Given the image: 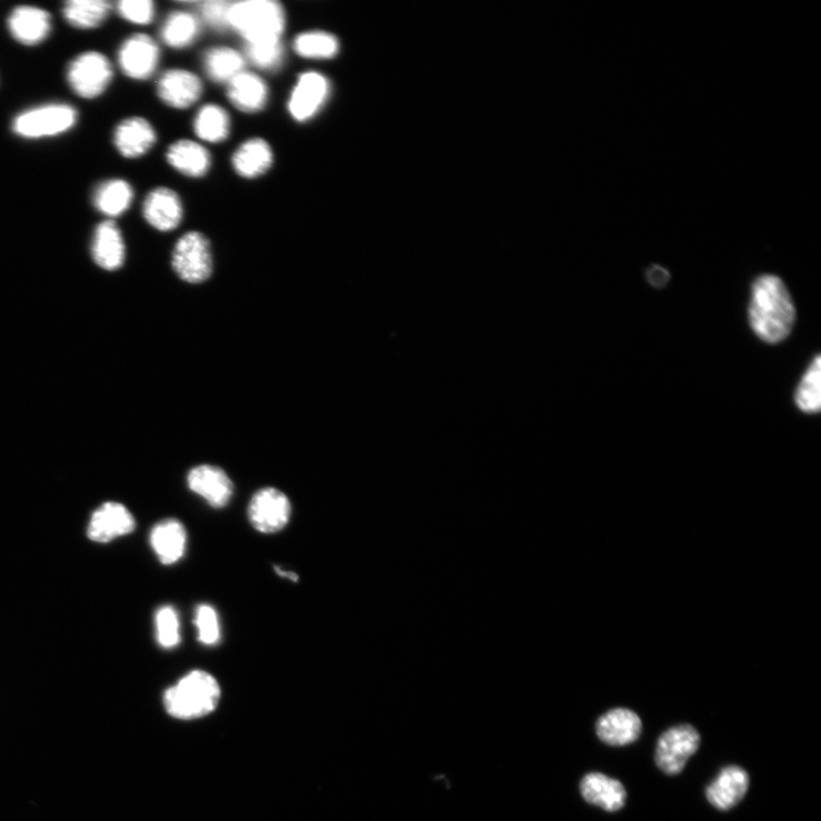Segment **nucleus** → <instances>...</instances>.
Segmentation results:
<instances>
[{
    "label": "nucleus",
    "mask_w": 821,
    "mask_h": 821,
    "mask_svg": "<svg viewBox=\"0 0 821 821\" xmlns=\"http://www.w3.org/2000/svg\"><path fill=\"white\" fill-rule=\"evenodd\" d=\"M797 311L785 283L774 276H762L753 284L750 323L768 343L785 340L792 332Z\"/></svg>",
    "instance_id": "nucleus-1"
},
{
    "label": "nucleus",
    "mask_w": 821,
    "mask_h": 821,
    "mask_svg": "<svg viewBox=\"0 0 821 821\" xmlns=\"http://www.w3.org/2000/svg\"><path fill=\"white\" fill-rule=\"evenodd\" d=\"M221 684L212 674L194 670L166 690L163 704L167 713L178 720L202 719L219 708Z\"/></svg>",
    "instance_id": "nucleus-2"
},
{
    "label": "nucleus",
    "mask_w": 821,
    "mask_h": 821,
    "mask_svg": "<svg viewBox=\"0 0 821 821\" xmlns=\"http://www.w3.org/2000/svg\"><path fill=\"white\" fill-rule=\"evenodd\" d=\"M230 27L246 39L247 44L279 41L286 27L284 10L272 0L232 3Z\"/></svg>",
    "instance_id": "nucleus-3"
},
{
    "label": "nucleus",
    "mask_w": 821,
    "mask_h": 821,
    "mask_svg": "<svg viewBox=\"0 0 821 821\" xmlns=\"http://www.w3.org/2000/svg\"><path fill=\"white\" fill-rule=\"evenodd\" d=\"M77 110L64 103H50L29 109L16 117L13 132L23 139L37 140L58 137L77 123Z\"/></svg>",
    "instance_id": "nucleus-4"
},
{
    "label": "nucleus",
    "mask_w": 821,
    "mask_h": 821,
    "mask_svg": "<svg viewBox=\"0 0 821 821\" xmlns=\"http://www.w3.org/2000/svg\"><path fill=\"white\" fill-rule=\"evenodd\" d=\"M113 69L107 57L99 52H86L77 57L68 67V83L79 98L93 100L109 88Z\"/></svg>",
    "instance_id": "nucleus-5"
},
{
    "label": "nucleus",
    "mask_w": 821,
    "mask_h": 821,
    "mask_svg": "<svg viewBox=\"0 0 821 821\" xmlns=\"http://www.w3.org/2000/svg\"><path fill=\"white\" fill-rule=\"evenodd\" d=\"M700 745L701 734L694 725H674L661 734L655 750V763L663 773L677 775L683 771Z\"/></svg>",
    "instance_id": "nucleus-6"
},
{
    "label": "nucleus",
    "mask_w": 821,
    "mask_h": 821,
    "mask_svg": "<svg viewBox=\"0 0 821 821\" xmlns=\"http://www.w3.org/2000/svg\"><path fill=\"white\" fill-rule=\"evenodd\" d=\"M247 513L254 531L271 535L282 532L289 525L292 504L282 491L264 488L252 495Z\"/></svg>",
    "instance_id": "nucleus-7"
},
{
    "label": "nucleus",
    "mask_w": 821,
    "mask_h": 821,
    "mask_svg": "<svg viewBox=\"0 0 821 821\" xmlns=\"http://www.w3.org/2000/svg\"><path fill=\"white\" fill-rule=\"evenodd\" d=\"M172 269L188 283H202L212 273L210 243L200 232H189L177 243L172 252Z\"/></svg>",
    "instance_id": "nucleus-8"
},
{
    "label": "nucleus",
    "mask_w": 821,
    "mask_h": 821,
    "mask_svg": "<svg viewBox=\"0 0 821 821\" xmlns=\"http://www.w3.org/2000/svg\"><path fill=\"white\" fill-rule=\"evenodd\" d=\"M189 489L213 509L227 508L234 494L229 474L218 465L200 464L188 474Z\"/></svg>",
    "instance_id": "nucleus-9"
},
{
    "label": "nucleus",
    "mask_w": 821,
    "mask_h": 821,
    "mask_svg": "<svg viewBox=\"0 0 821 821\" xmlns=\"http://www.w3.org/2000/svg\"><path fill=\"white\" fill-rule=\"evenodd\" d=\"M160 52L156 41L147 34L128 38L120 48L118 61L121 71L129 78L146 80L159 63Z\"/></svg>",
    "instance_id": "nucleus-10"
},
{
    "label": "nucleus",
    "mask_w": 821,
    "mask_h": 821,
    "mask_svg": "<svg viewBox=\"0 0 821 821\" xmlns=\"http://www.w3.org/2000/svg\"><path fill=\"white\" fill-rule=\"evenodd\" d=\"M330 92L328 79L318 72L301 74L289 100V111L297 121L313 118L327 102Z\"/></svg>",
    "instance_id": "nucleus-11"
},
{
    "label": "nucleus",
    "mask_w": 821,
    "mask_h": 821,
    "mask_svg": "<svg viewBox=\"0 0 821 821\" xmlns=\"http://www.w3.org/2000/svg\"><path fill=\"white\" fill-rule=\"evenodd\" d=\"M749 788V772L740 765H728L718 773L715 780L707 788L705 797L717 810L729 811L744 800Z\"/></svg>",
    "instance_id": "nucleus-12"
},
{
    "label": "nucleus",
    "mask_w": 821,
    "mask_h": 821,
    "mask_svg": "<svg viewBox=\"0 0 821 821\" xmlns=\"http://www.w3.org/2000/svg\"><path fill=\"white\" fill-rule=\"evenodd\" d=\"M598 739L610 747L621 748L637 742L642 721L632 710L618 708L601 715L595 723Z\"/></svg>",
    "instance_id": "nucleus-13"
},
{
    "label": "nucleus",
    "mask_w": 821,
    "mask_h": 821,
    "mask_svg": "<svg viewBox=\"0 0 821 821\" xmlns=\"http://www.w3.org/2000/svg\"><path fill=\"white\" fill-rule=\"evenodd\" d=\"M136 528V518L128 508L121 503L107 502L92 515L88 534L92 541L108 543L133 533Z\"/></svg>",
    "instance_id": "nucleus-14"
},
{
    "label": "nucleus",
    "mask_w": 821,
    "mask_h": 821,
    "mask_svg": "<svg viewBox=\"0 0 821 821\" xmlns=\"http://www.w3.org/2000/svg\"><path fill=\"white\" fill-rule=\"evenodd\" d=\"M201 94V80L187 70H169L158 81V96L170 108L188 109L200 99Z\"/></svg>",
    "instance_id": "nucleus-15"
},
{
    "label": "nucleus",
    "mask_w": 821,
    "mask_h": 821,
    "mask_svg": "<svg viewBox=\"0 0 821 821\" xmlns=\"http://www.w3.org/2000/svg\"><path fill=\"white\" fill-rule=\"evenodd\" d=\"M12 37L24 47L41 44L51 33L52 17L42 9L23 6L16 8L8 20Z\"/></svg>",
    "instance_id": "nucleus-16"
},
{
    "label": "nucleus",
    "mask_w": 821,
    "mask_h": 821,
    "mask_svg": "<svg viewBox=\"0 0 821 821\" xmlns=\"http://www.w3.org/2000/svg\"><path fill=\"white\" fill-rule=\"evenodd\" d=\"M580 792L585 802L607 812L620 811L628 799L627 790L620 781L600 772L585 774Z\"/></svg>",
    "instance_id": "nucleus-17"
},
{
    "label": "nucleus",
    "mask_w": 821,
    "mask_h": 821,
    "mask_svg": "<svg viewBox=\"0 0 821 821\" xmlns=\"http://www.w3.org/2000/svg\"><path fill=\"white\" fill-rule=\"evenodd\" d=\"M146 221L156 230H176L183 219V206L176 191L158 188L149 193L143 204Z\"/></svg>",
    "instance_id": "nucleus-18"
},
{
    "label": "nucleus",
    "mask_w": 821,
    "mask_h": 821,
    "mask_svg": "<svg viewBox=\"0 0 821 821\" xmlns=\"http://www.w3.org/2000/svg\"><path fill=\"white\" fill-rule=\"evenodd\" d=\"M150 544L162 565H176L186 555L188 531L177 518H167L152 529Z\"/></svg>",
    "instance_id": "nucleus-19"
},
{
    "label": "nucleus",
    "mask_w": 821,
    "mask_h": 821,
    "mask_svg": "<svg viewBox=\"0 0 821 821\" xmlns=\"http://www.w3.org/2000/svg\"><path fill=\"white\" fill-rule=\"evenodd\" d=\"M113 141L120 154L136 159L148 153L157 141L151 123L143 118H129L118 124Z\"/></svg>",
    "instance_id": "nucleus-20"
},
{
    "label": "nucleus",
    "mask_w": 821,
    "mask_h": 821,
    "mask_svg": "<svg viewBox=\"0 0 821 821\" xmlns=\"http://www.w3.org/2000/svg\"><path fill=\"white\" fill-rule=\"evenodd\" d=\"M92 254L96 263L106 271H117L123 266L124 242L114 222L106 221L97 228L92 243Z\"/></svg>",
    "instance_id": "nucleus-21"
},
{
    "label": "nucleus",
    "mask_w": 821,
    "mask_h": 821,
    "mask_svg": "<svg viewBox=\"0 0 821 821\" xmlns=\"http://www.w3.org/2000/svg\"><path fill=\"white\" fill-rule=\"evenodd\" d=\"M228 97L237 109L250 113L266 107L269 90L262 78L243 71L229 82Z\"/></svg>",
    "instance_id": "nucleus-22"
},
{
    "label": "nucleus",
    "mask_w": 821,
    "mask_h": 821,
    "mask_svg": "<svg viewBox=\"0 0 821 821\" xmlns=\"http://www.w3.org/2000/svg\"><path fill=\"white\" fill-rule=\"evenodd\" d=\"M232 163L240 177L256 179L266 174L272 167L273 152L264 140L252 139L237 150Z\"/></svg>",
    "instance_id": "nucleus-23"
},
{
    "label": "nucleus",
    "mask_w": 821,
    "mask_h": 821,
    "mask_svg": "<svg viewBox=\"0 0 821 821\" xmlns=\"http://www.w3.org/2000/svg\"><path fill=\"white\" fill-rule=\"evenodd\" d=\"M167 160L172 168L190 178H201L210 167V156L200 144L182 140L168 149Z\"/></svg>",
    "instance_id": "nucleus-24"
},
{
    "label": "nucleus",
    "mask_w": 821,
    "mask_h": 821,
    "mask_svg": "<svg viewBox=\"0 0 821 821\" xmlns=\"http://www.w3.org/2000/svg\"><path fill=\"white\" fill-rule=\"evenodd\" d=\"M133 199L134 191L131 184L119 179L101 183L93 194L96 208L108 218L121 216L131 207Z\"/></svg>",
    "instance_id": "nucleus-25"
},
{
    "label": "nucleus",
    "mask_w": 821,
    "mask_h": 821,
    "mask_svg": "<svg viewBox=\"0 0 821 821\" xmlns=\"http://www.w3.org/2000/svg\"><path fill=\"white\" fill-rule=\"evenodd\" d=\"M111 4L106 0H70L63 7L67 22L77 29H94L108 18Z\"/></svg>",
    "instance_id": "nucleus-26"
},
{
    "label": "nucleus",
    "mask_w": 821,
    "mask_h": 821,
    "mask_svg": "<svg viewBox=\"0 0 821 821\" xmlns=\"http://www.w3.org/2000/svg\"><path fill=\"white\" fill-rule=\"evenodd\" d=\"M230 116L223 108L214 104L201 108L194 120L196 134L210 143L226 141L230 136Z\"/></svg>",
    "instance_id": "nucleus-27"
},
{
    "label": "nucleus",
    "mask_w": 821,
    "mask_h": 821,
    "mask_svg": "<svg viewBox=\"0 0 821 821\" xmlns=\"http://www.w3.org/2000/svg\"><path fill=\"white\" fill-rule=\"evenodd\" d=\"M243 68L244 59L232 49L216 48L204 56V69L216 82H230L243 72Z\"/></svg>",
    "instance_id": "nucleus-28"
},
{
    "label": "nucleus",
    "mask_w": 821,
    "mask_h": 821,
    "mask_svg": "<svg viewBox=\"0 0 821 821\" xmlns=\"http://www.w3.org/2000/svg\"><path fill=\"white\" fill-rule=\"evenodd\" d=\"M200 31L198 20L186 12L170 14L162 29L161 37L172 49H184L192 44Z\"/></svg>",
    "instance_id": "nucleus-29"
},
{
    "label": "nucleus",
    "mask_w": 821,
    "mask_h": 821,
    "mask_svg": "<svg viewBox=\"0 0 821 821\" xmlns=\"http://www.w3.org/2000/svg\"><path fill=\"white\" fill-rule=\"evenodd\" d=\"M293 49L299 57L324 60L337 56L339 42L328 32L310 31L297 36Z\"/></svg>",
    "instance_id": "nucleus-30"
},
{
    "label": "nucleus",
    "mask_w": 821,
    "mask_h": 821,
    "mask_svg": "<svg viewBox=\"0 0 821 821\" xmlns=\"http://www.w3.org/2000/svg\"><path fill=\"white\" fill-rule=\"evenodd\" d=\"M795 402L805 413H818L821 409V359L818 356L807 370L798 387Z\"/></svg>",
    "instance_id": "nucleus-31"
},
{
    "label": "nucleus",
    "mask_w": 821,
    "mask_h": 821,
    "mask_svg": "<svg viewBox=\"0 0 821 821\" xmlns=\"http://www.w3.org/2000/svg\"><path fill=\"white\" fill-rule=\"evenodd\" d=\"M157 641L164 650H172L181 643V624L176 608L166 604L156 614Z\"/></svg>",
    "instance_id": "nucleus-32"
},
{
    "label": "nucleus",
    "mask_w": 821,
    "mask_h": 821,
    "mask_svg": "<svg viewBox=\"0 0 821 821\" xmlns=\"http://www.w3.org/2000/svg\"><path fill=\"white\" fill-rule=\"evenodd\" d=\"M194 625L198 640L207 647L218 645L221 641V624L218 612L208 603H201L196 610Z\"/></svg>",
    "instance_id": "nucleus-33"
},
{
    "label": "nucleus",
    "mask_w": 821,
    "mask_h": 821,
    "mask_svg": "<svg viewBox=\"0 0 821 821\" xmlns=\"http://www.w3.org/2000/svg\"><path fill=\"white\" fill-rule=\"evenodd\" d=\"M248 60L259 69L276 70L283 61V47L281 40L271 42H259V44H247Z\"/></svg>",
    "instance_id": "nucleus-34"
},
{
    "label": "nucleus",
    "mask_w": 821,
    "mask_h": 821,
    "mask_svg": "<svg viewBox=\"0 0 821 821\" xmlns=\"http://www.w3.org/2000/svg\"><path fill=\"white\" fill-rule=\"evenodd\" d=\"M117 10L121 18L136 24H149L154 18L151 0H122L117 4Z\"/></svg>",
    "instance_id": "nucleus-35"
},
{
    "label": "nucleus",
    "mask_w": 821,
    "mask_h": 821,
    "mask_svg": "<svg viewBox=\"0 0 821 821\" xmlns=\"http://www.w3.org/2000/svg\"><path fill=\"white\" fill-rule=\"evenodd\" d=\"M231 7L226 0H210L201 6V16L210 27L224 30L230 27Z\"/></svg>",
    "instance_id": "nucleus-36"
},
{
    "label": "nucleus",
    "mask_w": 821,
    "mask_h": 821,
    "mask_svg": "<svg viewBox=\"0 0 821 821\" xmlns=\"http://www.w3.org/2000/svg\"><path fill=\"white\" fill-rule=\"evenodd\" d=\"M647 280L650 281L652 286L657 288H662L668 284L670 280V273L661 267H653L650 271H648Z\"/></svg>",
    "instance_id": "nucleus-37"
},
{
    "label": "nucleus",
    "mask_w": 821,
    "mask_h": 821,
    "mask_svg": "<svg viewBox=\"0 0 821 821\" xmlns=\"http://www.w3.org/2000/svg\"><path fill=\"white\" fill-rule=\"evenodd\" d=\"M274 570H276L277 574L279 577H281V578L288 579V580H290V581H292L294 583H297L299 581V577L296 573H293V572L284 571V570L280 569L279 567H276Z\"/></svg>",
    "instance_id": "nucleus-38"
}]
</instances>
